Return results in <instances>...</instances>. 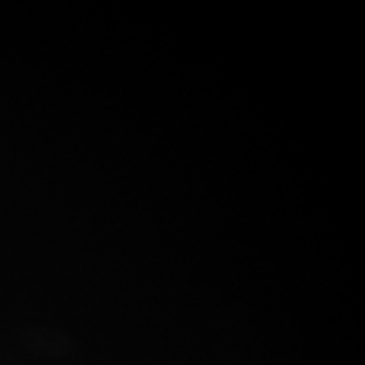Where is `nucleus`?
<instances>
[]
</instances>
